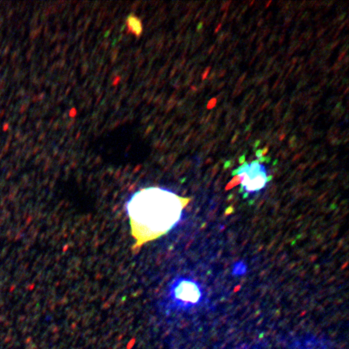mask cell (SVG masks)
Masks as SVG:
<instances>
[{
	"mask_svg": "<svg viewBox=\"0 0 349 349\" xmlns=\"http://www.w3.org/2000/svg\"><path fill=\"white\" fill-rule=\"evenodd\" d=\"M169 297L175 306L188 310L200 304L203 298V289L197 280L188 277H179L169 287Z\"/></svg>",
	"mask_w": 349,
	"mask_h": 349,
	"instance_id": "7a4b0ae2",
	"label": "cell"
},
{
	"mask_svg": "<svg viewBox=\"0 0 349 349\" xmlns=\"http://www.w3.org/2000/svg\"><path fill=\"white\" fill-rule=\"evenodd\" d=\"M221 28H222V23H219V24L217 25V28H216V29H215V32H214V33H218V31H219L220 29H221Z\"/></svg>",
	"mask_w": 349,
	"mask_h": 349,
	"instance_id": "30bf717a",
	"label": "cell"
},
{
	"mask_svg": "<svg viewBox=\"0 0 349 349\" xmlns=\"http://www.w3.org/2000/svg\"><path fill=\"white\" fill-rule=\"evenodd\" d=\"M254 2H255V1H252V2L250 3V6H252V5L254 4Z\"/></svg>",
	"mask_w": 349,
	"mask_h": 349,
	"instance_id": "d6986e66",
	"label": "cell"
},
{
	"mask_svg": "<svg viewBox=\"0 0 349 349\" xmlns=\"http://www.w3.org/2000/svg\"><path fill=\"white\" fill-rule=\"evenodd\" d=\"M192 90H197V88L195 87H192Z\"/></svg>",
	"mask_w": 349,
	"mask_h": 349,
	"instance_id": "44dd1931",
	"label": "cell"
},
{
	"mask_svg": "<svg viewBox=\"0 0 349 349\" xmlns=\"http://www.w3.org/2000/svg\"><path fill=\"white\" fill-rule=\"evenodd\" d=\"M213 77H214V74H212V75H211V77H210V79H213Z\"/></svg>",
	"mask_w": 349,
	"mask_h": 349,
	"instance_id": "ffe728a7",
	"label": "cell"
},
{
	"mask_svg": "<svg viewBox=\"0 0 349 349\" xmlns=\"http://www.w3.org/2000/svg\"><path fill=\"white\" fill-rule=\"evenodd\" d=\"M247 271H248L247 264L243 261H238L233 264L232 274L236 276H243L246 274Z\"/></svg>",
	"mask_w": 349,
	"mask_h": 349,
	"instance_id": "277c9868",
	"label": "cell"
},
{
	"mask_svg": "<svg viewBox=\"0 0 349 349\" xmlns=\"http://www.w3.org/2000/svg\"><path fill=\"white\" fill-rule=\"evenodd\" d=\"M255 155H256V156L259 158H260L261 157H263V156H262V150H257L256 153H255Z\"/></svg>",
	"mask_w": 349,
	"mask_h": 349,
	"instance_id": "ba28073f",
	"label": "cell"
},
{
	"mask_svg": "<svg viewBox=\"0 0 349 349\" xmlns=\"http://www.w3.org/2000/svg\"><path fill=\"white\" fill-rule=\"evenodd\" d=\"M225 74H226V70H225V69H223V70H222V73H219V75H218V76L223 77L225 75Z\"/></svg>",
	"mask_w": 349,
	"mask_h": 349,
	"instance_id": "7c38bea8",
	"label": "cell"
},
{
	"mask_svg": "<svg viewBox=\"0 0 349 349\" xmlns=\"http://www.w3.org/2000/svg\"><path fill=\"white\" fill-rule=\"evenodd\" d=\"M244 158H245V156L243 155V157L241 158L240 159H239V162H241V163H243V162H245V161H244Z\"/></svg>",
	"mask_w": 349,
	"mask_h": 349,
	"instance_id": "4fadbf2b",
	"label": "cell"
},
{
	"mask_svg": "<svg viewBox=\"0 0 349 349\" xmlns=\"http://www.w3.org/2000/svg\"><path fill=\"white\" fill-rule=\"evenodd\" d=\"M271 3H272V1H269V2H268V3H267V4H266V6H265V7H266V8H268V6H269V5H270Z\"/></svg>",
	"mask_w": 349,
	"mask_h": 349,
	"instance_id": "e0dca14e",
	"label": "cell"
},
{
	"mask_svg": "<svg viewBox=\"0 0 349 349\" xmlns=\"http://www.w3.org/2000/svg\"><path fill=\"white\" fill-rule=\"evenodd\" d=\"M202 28V23H200V24H199V26H198V30H199L200 28Z\"/></svg>",
	"mask_w": 349,
	"mask_h": 349,
	"instance_id": "ac0fdd59",
	"label": "cell"
},
{
	"mask_svg": "<svg viewBox=\"0 0 349 349\" xmlns=\"http://www.w3.org/2000/svg\"><path fill=\"white\" fill-rule=\"evenodd\" d=\"M285 137V134H281L280 137V141H282V140H284V138Z\"/></svg>",
	"mask_w": 349,
	"mask_h": 349,
	"instance_id": "5bb4252c",
	"label": "cell"
},
{
	"mask_svg": "<svg viewBox=\"0 0 349 349\" xmlns=\"http://www.w3.org/2000/svg\"><path fill=\"white\" fill-rule=\"evenodd\" d=\"M210 69H211V66L207 67V68L205 69V71H204L203 74H202V80H205V79H207V77H208V74H209V72H210Z\"/></svg>",
	"mask_w": 349,
	"mask_h": 349,
	"instance_id": "8992f818",
	"label": "cell"
},
{
	"mask_svg": "<svg viewBox=\"0 0 349 349\" xmlns=\"http://www.w3.org/2000/svg\"><path fill=\"white\" fill-rule=\"evenodd\" d=\"M216 104H217V99H216V98L211 99V100L208 101V104H207V109H208V110L213 109V108L216 106Z\"/></svg>",
	"mask_w": 349,
	"mask_h": 349,
	"instance_id": "5b68a950",
	"label": "cell"
},
{
	"mask_svg": "<svg viewBox=\"0 0 349 349\" xmlns=\"http://www.w3.org/2000/svg\"><path fill=\"white\" fill-rule=\"evenodd\" d=\"M230 1H228V2H225L224 4L222 5V8H221V10L222 11H224V10H228V8H229V5L230 4Z\"/></svg>",
	"mask_w": 349,
	"mask_h": 349,
	"instance_id": "52a82bcc",
	"label": "cell"
},
{
	"mask_svg": "<svg viewBox=\"0 0 349 349\" xmlns=\"http://www.w3.org/2000/svg\"><path fill=\"white\" fill-rule=\"evenodd\" d=\"M189 198L180 197L165 188L150 187L135 192L126 204L133 250L168 233L181 218Z\"/></svg>",
	"mask_w": 349,
	"mask_h": 349,
	"instance_id": "6da1fadb",
	"label": "cell"
},
{
	"mask_svg": "<svg viewBox=\"0 0 349 349\" xmlns=\"http://www.w3.org/2000/svg\"><path fill=\"white\" fill-rule=\"evenodd\" d=\"M268 147H265V148H264V150H262V156H264V155H265L268 153Z\"/></svg>",
	"mask_w": 349,
	"mask_h": 349,
	"instance_id": "9c48e42d",
	"label": "cell"
},
{
	"mask_svg": "<svg viewBox=\"0 0 349 349\" xmlns=\"http://www.w3.org/2000/svg\"><path fill=\"white\" fill-rule=\"evenodd\" d=\"M246 74H243V76L241 77V78H240V79H239V80H238V84H239V83H242V82L243 81V79H244V77L246 76Z\"/></svg>",
	"mask_w": 349,
	"mask_h": 349,
	"instance_id": "8fae6325",
	"label": "cell"
},
{
	"mask_svg": "<svg viewBox=\"0 0 349 349\" xmlns=\"http://www.w3.org/2000/svg\"><path fill=\"white\" fill-rule=\"evenodd\" d=\"M344 54H345V52H344V53H343L342 54H341V55H340V57H339V59H338V60H339V61H340V60H341V59H342V58H343V57H344Z\"/></svg>",
	"mask_w": 349,
	"mask_h": 349,
	"instance_id": "2e32d148",
	"label": "cell"
},
{
	"mask_svg": "<svg viewBox=\"0 0 349 349\" xmlns=\"http://www.w3.org/2000/svg\"><path fill=\"white\" fill-rule=\"evenodd\" d=\"M214 48H215V45H213V46H212V47H211V48H210V49L208 50V53H212V51H213V49H214Z\"/></svg>",
	"mask_w": 349,
	"mask_h": 349,
	"instance_id": "9a60e30c",
	"label": "cell"
},
{
	"mask_svg": "<svg viewBox=\"0 0 349 349\" xmlns=\"http://www.w3.org/2000/svg\"><path fill=\"white\" fill-rule=\"evenodd\" d=\"M232 174L239 179L240 192H244V197H247L251 193L259 192L272 179V176H268L266 169L259 163V159L255 160L250 164L247 162H243V164L233 171Z\"/></svg>",
	"mask_w": 349,
	"mask_h": 349,
	"instance_id": "3957f363",
	"label": "cell"
}]
</instances>
